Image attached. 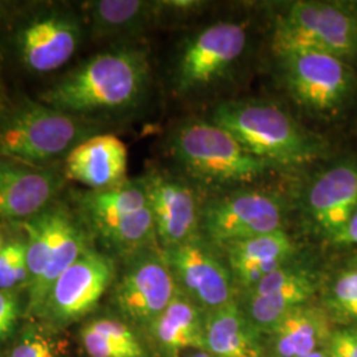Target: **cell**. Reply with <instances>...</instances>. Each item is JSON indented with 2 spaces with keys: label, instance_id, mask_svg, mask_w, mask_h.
Listing matches in <instances>:
<instances>
[{
  "label": "cell",
  "instance_id": "obj_1",
  "mask_svg": "<svg viewBox=\"0 0 357 357\" xmlns=\"http://www.w3.org/2000/svg\"><path fill=\"white\" fill-rule=\"evenodd\" d=\"M149 81L147 51L122 45L97 53L77 65L40 94V102L84 118L137 105Z\"/></svg>",
  "mask_w": 357,
  "mask_h": 357
},
{
  "label": "cell",
  "instance_id": "obj_2",
  "mask_svg": "<svg viewBox=\"0 0 357 357\" xmlns=\"http://www.w3.org/2000/svg\"><path fill=\"white\" fill-rule=\"evenodd\" d=\"M75 211L91 237L128 258L155 248L156 231L143 178L98 191L77 192Z\"/></svg>",
  "mask_w": 357,
  "mask_h": 357
},
{
  "label": "cell",
  "instance_id": "obj_3",
  "mask_svg": "<svg viewBox=\"0 0 357 357\" xmlns=\"http://www.w3.org/2000/svg\"><path fill=\"white\" fill-rule=\"evenodd\" d=\"M212 122L271 166L303 167L320 156V144L278 106L250 101L220 103Z\"/></svg>",
  "mask_w": 357,
  "mask_h": 357
},
{
  "label": "cell",
  "instance_id": "obj_4",
  "mask_svg": "<svg viewBox=\"0 0 357 357\" xmlns=\"http://www.w3.org/2000/svg\"><path fill=\"white\" fill-rule=\"evenodd\" d=\"M85 119L40 101L19 100L0 110V158L51 167L90 135Z\"/></svg>",
  "mask_w": 357,
  "mask_h": 357
},
{
  "label": "cell",
  "instance_id": "obj_5",
  "mask_svg": "<svg viewBox=\"0 0 357 357\" xmlns=\"http://www.w3.org/2000/svg\"><path fill=\"white\" fill-rule=\"evenodd\" d=\"M171 149L178 165L205 183H253L273 167L213 122L191 121L180 125L172 134Z\"/></svg>",
  "mask_w": 357,
  "mask_h": 357
},
{
  "label": "cell",
  "instance_id": "obj_6",
  "mask_svg": "<svg viewBox=\"0 0 357 357\" xmlns=\"http://www.w3.org/2000/svg\"><path fill=\"white\" fill-rule=\"evenodd\" d=\"M277 56L294 51L328 53L342 60L357 56V16L345 7L323 1H295L274 26Z\"/></svg>",
  "mask_w": 357,
  "mask_h": 357
},
{
  "label": "cell",
  "instance_id": "obj_7",
  "mask_svg": "<svg viewBox=\"0 0 357 357\" xmlns=\"http://www.w3.org/2000/svg\"><path fill=\"white\" fill-rule=\"evenodd\" d=\"M112 257L90 248L53 284L38 319L61 330L86 317L114 282Z\"/></svg>",
  "mask_w": 357,
  "mask_h": 357
},
{
  "label": "cell",
  "instance_id": "obj_8",
  "mask_svg": "<svg viewBox=\"0 0 357 357\" xmlns=\"http://www.w3.org/2000/svg\"><path fill=\"white\" fill-rule=\"evenodd\" d=\"M246 44V28L234 22H220L199 31L178 53L175 90L188 94L213 84L240 60Z\"/></svg>",
  "mask_w": 357,
  "mask_h": 357
},
{
  "label": "cell",
  "instance_id": "obj_9",
  "mask_svg": "<svg viewBox=\"0 0 357 357\" xmlns=\"http://www.w3.org/2000/svg\"><path fill=\"white\" fill-rule=\"evenodd\" d=\"M126 259L113 302L128 321L149 326L175 298L178 286L162 249L150 248Z\"/></svg>",
  "mask_w": 357,
  "mask_h": 357
},
{
  "label": "cell",
  "instance_id": "obj_10",
  "mask_svg": "<svg viewBox=\"0 0 357 357\" xmlns=\"http://www.w3.org/2000/svg\"><path fill=\"white\" fill-rule=\"evenodd\" d=\"M290 96L318 113L340 107L352 89V73L344 60L328 53L294 51L278 56Z\"/></svg>",
  "mask_w": 357,
  "mask_h": 357
},
{
  "label": "cell",
  "instance_id": "obj_11",
  "mask_svg": "<svg viewBox=\"0 0 357 357\" xmlns=\"http://www.w3.org/2000/svg\"><path fill=\"white\" fill-rule=\"evenodd\" d=\"M283 203L266 191H241L218 197L202 211V227L220 246L282 229Z\"/></svg>",
  "mask_w": 357,
  "mask_h": 357
},
{
  "label": "cell",
  "instance_id": "obj_12",
  "mask_svg": "<svg viewBox=\"0 0 357 357\" xmlns=\"http://www.w3.org/2000/svg\"><path fill=\"white\" fill-rule=\"evenodd\" d=\"M162 250L178 291L204 312L234 302L229 266L199 236Z\"/></svg>",
  "mask_w": 357,
  "mask_h": 357
},
{
  "label": "cell",
  "instance_id": "obj_13",
  "mask_svg": "<svg viewBox=\"0 0 357 357\" xmlns=\"http://www.w3.org/2000/svg\"><path fill=\"white\" fill-rule=\"evenodd\" d=\"M82 26L76 15L54 10L41 13L16 33L19 60L31 73L45 75L63 68L76 53Z\"/></svg>",
  "mask_w": 357,
  "mask_h": 357
},
{
  "label": "cell",
  "instance_id": "obj_14",
  "mask_svg": "<svg viewBox=\"0 0 357 357\" xmlns=\"http://www.w3.org/2000/svg\"><path fill=\"white\" fill-rule=\"evenodd\" d=\"M64 171L0 158V222L22 224L56 203Z\"/></svg>",
  "mask_w": 357,
  "mask_h": 357
},
{
  "label": "cell",
  "instance_id": "obj_15",
  "mask_svg": "<svg viewBox=\"0 0 357 357\" xmlns=\"http://www.w3.org/2000/svg\"><path fill=\"white\" fill-rule=\"evenodd\" d=\"M143 180L156 238L162 249H169L197 237L202 211L191 187L162 172H150Z\"/></svg>",
  "mask_w": 357,
  "mask_h": 357
},
{
  "label": "cell",
  "instance_id": "obj_16",
  "mask_svg": "<svg viewBox=\"0 0 357 357\" xmlns=\"http://www.w3.org/2000/svg\"><path fill=\"white\" fill-rule=\"evenodd\" d=\"M246 291L243 312L258 331L268 332L284 315L308 303L315 293V278L291 261Z\"/></svg>",
  "mask_w": 357,
  "mask_h": 357
},
{
  "label": "cell",
  "instance_id": "obj_17",
  "mask_svg": "<svg viewBox=\"0 0 357 357\" xmlns=\"http://www.w3.org/2000/svg\"><path fill=\"white\" fill-rule=\"evenodd\" d=\"M128 147L113 134L91 135L66 155L64 175L91 191L106 190L128 180Z\"/></svg>",
  "mask_w": 357,
  "mask_h": 357
},
{
  "label": "cell",
  "instance_id": "obj_18",
  "mask_svg": "<svg viewBox=\"0 0 357 357\" xmlns=\"http://www.w3.org/2000/svg\"><path fill=\"white\" fill-rule=\"evenodd\" d=\"M307 213L332 238L357 209V166L337 165L314 178L306 195Z\"/></svg>",
  "mask_w": 357,
  "mask_h": 357
},
{
  "label": "cell",
  "instance_id": "obj_19",
  "mask_svg": "<svg viewBox=\"0 0 357 357\" xmlns=\"http://www.w3.org/2000/svg\"><path fill=\"white\" fill-rule=\"evenodd\" d=\"M227 252L233 281L252 289L275 270L291 262L295 248L284 230H275L222 246Z\"/></svg>",
  "mask_w": 357,
  "mask_h": 357
},
{
  "label": "cell",
  "instance_id": "obj_20",
  "mask_svg": "<svg viewBox=\"0 0 357 357\" xmlns=\"http://www.w3.org/2000/svg\"><path fill=\"white\" fill-rule=\"evenodd\" d=\"M147 327L163 357H178L188 349L205 351L204 311L180 291Z\"/></svg>",
  "mask_w": 357,
  "mask_h": 357
},
{
  "label": "cell",
  "instance_id": "obj_21",
  "mask_svg": "<svg viewBox=\"0 0 357 357\" xmlns=\"http://www.w3.org/2000/svg\"><path fill=\"white\" fill-rule=\"evenodd\" d=\"M90 35L119 38L139 33L166 11L165 1L96 0L84 3Z\"/></svg>",
  "mask_w": 357,
  "mask_h": 357
},
{
  "label": "cell",
  "instance_id": "obj_22",
  "mask_svg": "<svg viewBox=\"0 0 357 357\" xmlns=\"http://www.w3.org/2000/svg\"><path fill=\"white\" fill-rule=\"evenodd\" d=\"M205 351L218 357H264L259 331L234 302L205 312Z\"/></svg>",
  "mask_w": 357,
  "mask_h": 357
},
{
  "label": "cell",
  "instance_id": "obj_23",
  "mask_svg": "<svg viewBox=\"0 0 357 357\" xmlns=\"http://www.w3.org/2000/svg\"><path fill=\"white\" fill-rule=\"evenodd\" d=\"M274 357H306L320 351L330 333L323 312L303 305L284 315L270 331Z\"/></svg>",
  "mask_w": 357,
  "mask_h": 357
},
{
  "label": "cell",
  "instance_id": "obj_24",
  "mask_svg": "<svg viewBox=\"0 0 357 357\" xmlns=\"http://www.w3.org/2000/svg\"><path fill=\"white\" fill-rule=\"evenodd\" d=\"M77 215V213H76ZM91 236L79 217L72 222L66 230L61 243L56 248L48 266L38 280L26 287V302L24 314L29 318L38 319L50 291L56 281L70 268L77 259L91 248Z\"/></svg>",
  "mask_w": 357,
  "mask_h": 357
},
{
  "label": "cell",
  "instance_id": "obj_25",
  "mask_svg": "<svg viewBox=\"0 0 357 357\" xmlns=\"http://www.w3.org/2000/svg\"><path fill=\"white\" fill-rule=\"evenodd\" d=\"M88 357H147L138 335L123 320L97 318L79 331Z\"/></svg>",
  "mask_w": 357,
  "mask_h": 357
},
{
  "label": "cell",
  "instance_id": "obj_26",
  "mask_svg": "<svg viewBox=\"0 0 357 357\" xmlns=\"http://www.w3.org/2000/svg\"><path fill=\"white\" fill-rule=\"evenodd\" d=\"M28 280L26 238L7 241L0 253V290L16 293L26 289Z\"/></svg>",
  "mask_w": 357,
  "mask_h": 357
},
{
  "label": "cell",
  "instance_id": "obj_27",
  "mask_svg": "<svg viewBox=\"0 0 357 357\" xmlns=\"http://www.w3.org/2000/svg\"><path fill=\"white\" fill-rule=\"evenodd\" d=\"M59 343L51 333L36 326H28L15 342L10 357H59Z\"/></svg>",
  "mask_w": 357,
  "mask_h": 357
},
{
  "label": "cell",
  "instance_id": "obj_28",
  "mask_svg": "<svg viewBox=\"0 0 357 357\" xmlns=\"http://www.w3.org/2000/svg\"><path fill=\"white\" fill-rule=\"evenodd\" d=\"M330 305L339 317L357 320V268L344 271L335 280Z\"/></svg>",
  "mask_w": 357,
  "mask_h": 357
},
{
  "label": "cell",
  "instance_id": "obj_29",
  "mask_svg": "<svg viewBox=\"0 0 357 357\" xmlns=\"http://www.w3.org/2000/svg\"><path fill=\"white\" fill-rule=\"evenodd\" d=\"M20 308L17 294L0 290V343L7 340L16 330Z\"/></svg>",
  "mask_w": 357,
  "mask_h": 357
},
{
  "label": "cell",
  "instance_id": "obj_30",
  "mask_svg": "<svg viewBox=\"0 0 357 357\" xmlns=\"http://www.w3.org/2000/svg\"><path fill=\"white\" fill-rule=\"evenodd\" d=\"M324 354L327 357H357V330L332 332Z\"/></svg>",
  "mask_w": 357,
  "mask_h": 357
},
{
  "label": "cell",
  "instance_id": "obj_31",
  "mask_svg": "<svg viewBox=\"0 0 357 357\" xmlns=\"http://www.w3.org/2000/svg\"><path fill=\"white\" fill-rule=\"evenodd\" d=\"M333 243L339 245H356L357 246V209L349 218L343 229L331 238Z\"/></svg>",
  "mask_w": 357,
  "mask_h": 357
},
{
  "label": "cell",
  "instance_id": "obj_32",
  "mask_svg": "<svg viewBox=\"0 0 357 357\" xmlns=\"http://www.w3.org/2000/svg\"><path fill=\"white\" fill-rule=\"evenodd\" d=\"M7 11H8V3L0 1V22L7 16ZM0 56H1V48H0Z\"/></svg>",
  "mask_w": 357,
  "mask_h": 357
},
{
  "label": "cell",
  "instance_id": "obj_33",
  "mask_svg": "<svg viewBox=\"0 0 357 357\" xmlns=\"http://www.w3.org/2000/svg\"><path fill=\"white\" fill-rule=\"evenodd\" d=\"M187 357H218L216 355H213V354H211V352H208V351H195V352H192Z\"/></svg>",
  "mask_w": 357,
  "mask_h": 357
},
{
  "label": "cell",
  "instance_id": "obj_34",
  "mask_svg": "<svg viewBox=\"0 0 357 357\" xmlns=\"http://www.w3.org/2000/svg\"><path fill=\"white\" fill-rule=\"evenodd\" d=\"M6 243H7V241H6V236H4V230H3V222H0V253H1Z\"/></svg>",
  "mask_w": 357,
  "mask_h": 357
},
{
  "label": "cell",
  "instance_id": "obj_35",
  "mask_svg": "<svg viewBox=\"0 0 357 357\" xmlns=\"http://www.w3.org/2000/svg\"><path fill=\"white\" fill-rule=\"evenodd\" d=\"M306 357H327L326 356V354H324V351H318V352H315V354H312V355H308Z\"/></svg>",
  "mask_w": 357,
  "mask_h": 357
},
{
  "label": "cell",
  "instance_id": "obj_36",
  "mask_svg": "<svg viewBox=\"0 0 357 357\" xmlns=\"http://www.w3.org/2000/svg\"><path fill=\"white\" fill-rule=\"evenodd\" d=\"M3 86H1V81H0V101H1V98H3Z\"/></svg>",
  "mask_w": 357,
  "mask_h": 357
}]
</instances>
